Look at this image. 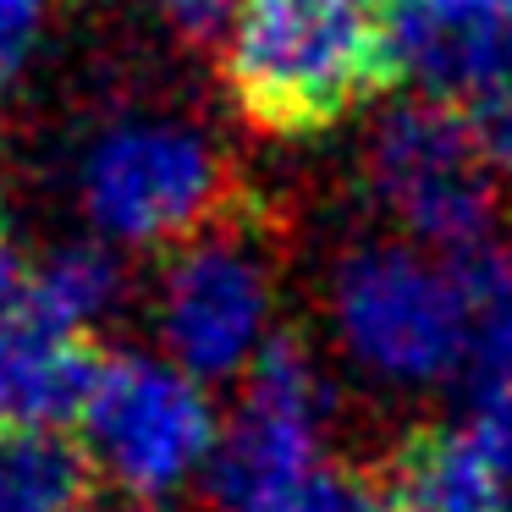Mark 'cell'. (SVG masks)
<instances>
[{
  "mask_svg": "<svg viewBox=\"0 0 512 512\" xmlns=\"http://www.w3.org/2000/svg\"><path fill=\"white\" fill-rule=\"evenodd\" d=\"M270 309H276V248L248 199L166 248L155 331L166 358L199 386L248 375L259 347L270 342Z\"/></svg>",
  "mask_w": 512,
  "mask_h": 512,
  "instance_id": "obj_4",
  "label": "cell"
},
{
  "mask_svg": "<svg viewBox=\"0 0 512 512\" xmlns=\"http://www.w3.org/2000/svg\"><path fill=\"white\" fill-rule=\"evenodd\" d=\"M336 419V386L298 331H270L259 358L243 375V397L215 430L204 463L210 512H248L314 463H325Z\"/></svg>",
  "mask_w": 512,
  "mask_h": 512,
  "instance_id": "obj_7",
  "label": "cell"
},
{
  "mask_svg": "<svg viewBox=\"0 0 512 512\" xmlns=\"http://www.w3.org/2000/svg\"><path fill=\"white\" fill-rule=\"evenodd\" d=\"M89 468L133 501L138 512H166L204 479L215 452V413L193 375L155 353H100L89 397L78 413Z\"/></svg>",
  "mask_w": 512,
  "mask_h": 512,
  "instance_id": "obj_3",
  "label": "cell"
},
{
  "mask_svg": "<svg viewBox=\"0 0 512 512\" xmlns=\"http://www.w3.org/2000/svg\"><path fill=\"white\" fill-rule=\"evenodd\" d=\"M331 320L358 375L386 391H430L463 375L474 309L452 265L408 243H364L331 276Z\"/></svg>",
  "mask_w": 512,
  "mask_h": 512,
  "instance_id": "obj_2",
  "label": "cell"
},
{
  "mask_svg": "<svg viewBox=\"0 0 512 512\" xmlns=\"http://www.w3.org/2000/svg\"><path fill=\"white\" fill-rule=\"evenodd\" d=\"M463 435H468V446H474L479 468H485L490 490H496V507L512 512V397L474 402Z\"/></svg>",
  "mask_w": 512,
  "mask_h": 512,
  "instance_id": "obj_14",
  "label": "cell"
},
{
  "mask_svg": "<svg viewBox=\"0 0 512 512\" xmlns=\"http://www.w3.org/2000/svg\"><path fill=\"white\" fill-rule=\"evenodd\" d=\"M501 171L485 160L468 111L441 100H402L364 144V182L419 243L441 254L490 243Z\"/></svg>",
  "mask_w": 512,
  "mask_h": 512,
  "instance_id": "obj_6",
  "label": "cell"
},
{
  "mask_svg": "<svg viewBox=\"0 0 512 512\" xmlns=\"http://www.w3.org/2000/svg\"><path fill=\"white\" fill-rule=\"evenodd\" d=\"M479 6H490V12H507V17H512V0H479Z\"/></svg>",
  "mask_w": 512,
  "mask_h": 512,
  "instance_id": "obj_19",
  "label": "cell"
},
{
  "mask_svg": "<svg viewBox=\"0 0 512 512\" xmlns=\"http://www.w3.org/2000/svg\"><path fill=\"white\" fill-rule=\"evenodd\" d=\"M83 215L133 248H171L226 215L237 193L210 133L166 116H127L89 144L78 171Z\"/></svg>",
  "mask_w": 512,
  "mask_h": 512,
  "instance_id": "obj_5",
  "label": "cell"
},
{
  "mask_svg": "<svg viewBox=\"0 0 512 512\" xmlns=\"http://www.w3.org/2000/svg\"><path fill=\"white\" fill-rule=\"evenodd\" d=\"M397 512H501L463 430H430L402 446L391 468Z\"/></svg>",
  "mask_w": 512,
  "mask_h": 512,
  "instance_id": "obj_11",
  "label": "cell"
},
{
  "mask_svg": "<svg viewBox=\"0 0 512 512\" xmlns=\"http://www.w3.org/2000/svg\"><path fill=\"white\" fill-rule=\"evenodd\" d=\"M221 78L254 133L314 138L391 89L375 0H243Z\"/></svg>",
  "mask_w": 512,
  "mask_h": 512,
  "instance_id": "obj_1",
  "label": "cell"
},
{
  "mask_svg": "<svg viewBox=\"0 0 512 512\" xmlns=\"http://www.w3.org/2000/svg\"><path fill=\"white\" fill-rule=\"evenodd\" d=\"M94 468L61 430H0V512H89Z\"/></svg>",
  "mask_w": 512,
  "mask_h": 512,
  "instance_id": "obj_10",
  "label": "cell"
},
{
  "mask_svg": "<svg viewBox=\"0 0 512 512\" xmlns=\"http://www.w3.org/2000/svg\"><path fill=\"white\" fill-rule=\"evenodd\" d=\"M17 292H23V259H17V254H12V243L0 237V309H6V303H12Z\"/></svg>",
  "mask_w": 512,
  "mask_h": 512,
  "instance_id": "obj_18",
  "label": "cell"
},
{
  "mask_svg": "<svg viewBox=\"0 0 512 512\" xmlns=\"http://www.w3.org/2000/svg\"><path fill=\"white\" fill-rule=\"evenodd\" d=\"M39 23H45V0H0V72L6 78L28 61Z\"/></svg>",
  "mask_w": 512,
  "mask_h": 512,
  "instance_id": "obj_15",
  "label": "cell"
},
{
  "mask_svg": "<svg viewBox=\"0 0 512 512\" xmlns=\"http://www.w3.org/2000/svg\"><path fill=\"white\" fill-rule=\"evenodd\" d=\"M100 353L89 336L56 325L17 292L0 309V430H67L78 424Z\"/></svg>",
  "mask_w": 512,
  "mask_h": 512,
  "instance_id": "obj_9",
  "label": "cell"
},
{
  "mask_svg": "<svg viewBox=\"0 0 512 512\" xmlns=\"http://www.w3.org/2000/svg\"><path fill=\"white\" fill-rule=\"evenodd\" d=\"M468 122H474V138H479V149H485L490 166L512 171V89L496 94V100H485V105H474Z\"/></svg>",
  "mask_w": 512,
  "mask_h": 512,
  "instance_id": "obj_16",
  "label": "cell"
},
{
  "mask_svg": "<svg viewBox=\"0 0 512 512\" xmlns=\"http://www.w3.org/2000/svg\"><path fill=\"white\" fill-rule=\"evenodd\" d=\"M391 83H413L424 100L474 105L512 89V17L479 0H375Z\"/></svg>",
  "mask_w": 512,
  "mask_h": 512,
  "instance_id": "obj_8",
  "label": "cell"
},
{
  "mask_svg": "<svg viewBox=\"0 0 512 512\" xmlns=\"http://www.w3.org/2000/svg\"><path fill=\"white\" fill-rule=\"evenodd\" d=\"M127 298V270L116 265V254L94 243H67L45 259L39 270L23 276V303H34L39 314H50L56 325L89 331L94 320L116 314Z\"/></svg>",
  "mask_w": 512,
  "mask_h": 512,
  "instance_id": "obj_12",
  "label": "cell"
},
{
  "mask_svg": "<svg viewBox=\"0 0 512 512\" xmlns=\"http://www.w3.org/2000/svg\"><path fill=\"white\" fill-rule=\"evenodd\" d=\"M155 6L188 39H210V34H221L226 17H237V6H243V0H155Z\"/></svg>",
  "mask_w": 512,
  "mask_h": 512,
  "instance_id": "obj_17",
  "label": "cell"
},
{
  "mask_svg": "<svg viewBox=\"0 0 512 512\" xmlns=\"http://www.w3.org/2000/svg\"><path fill=\"white\" fill-rule=\"evenodd\" d=\"M248 512H397V501H391V479H380L375 468L353 457H325Z\"/></svg>",
  "mask_w": 512,
  "mask_h": 512,
  "instance_id": "obj_13",
  "label": "cell"
}]
</instances>
